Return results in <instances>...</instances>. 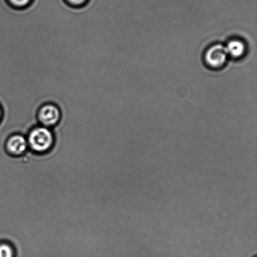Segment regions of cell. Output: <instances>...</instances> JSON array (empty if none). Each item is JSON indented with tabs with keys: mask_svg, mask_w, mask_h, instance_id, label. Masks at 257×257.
Segmentation results:
<instances>
[{
	"mask_svg": "<svg viewBox=\"0 0 257 257\" xmlns=\"http://www.w3.org/2000/svg\"><path fill=\"white\" fill-rule=\"evenodd\" d=\"M32 0H9V5L17 9H23L29 7Z\"/></svg>",
	"mask_w": 257,
	"mask_h": 257,
	"instance_id": "7",
	"label": "cell"
},
{
	"mask_svg": "<svg viewBox=\"0 0 257 257\" xmlns=\"http://www.w3.org/2000/svg\"><path fill=\"white\" fill-rule=\"evenodd\" d=\"M29 150L26 136L20 134L10 136L5 143V150L9 155L19 157Z\"/></svg>",
	"mask_w": 257,
	"mask_h": 257,
	"instance_id": "4",
	"label": "cell"
},
{
	"mask_svg": "<svg viewBox=\"0 0 257 257\" xmlns=\"http://www.w3.org/2000/svg\"><path fill=\"white\" fill-rule=\"evenodd\" d=\"M29 149L37 154L49 152L54 145V135L52 128L37 125L30 131L27 136Z\"/></svg>",
	"mask_w": 257,
	"mask_h": 257,
	"instance_id": "1",
	"label": "cell"
},
{
	"mask_svg": "<svg viewBox=\"0 0 257 257\" xmlns=\"http://www.w3.org/2000/svg\"><path fill=\"white\" fill-rule=\"evenodd\" d=\"M228 54L225 46L221 44L213 45L206 50L205 62L212 69H220L227 62Z\"/></svg>",
	"mask_w": 257,
	"mask_h": 257,
	"instance_id": "3",
	"label": "cell"
},
{
	"mask_svg": "<svg viewBox=\"0 0 257 257\" xmlns=\"http://www.w3.org/2000/svg\"><path fill=\"white\" fill-rule=\"evenodd\" d=\"M68 5L72 7L79 8L84 6L87 0H66Z\"/></svg>",
	"mask_w": 257,
	"mask_h": 257,
	"instance_id": "8",
	"label": "cell"
},
{
	"mask_svg": "<svg viewBox=\"0 0 257 257\" xmlns=\"http://www.w3.org/2000/svg\"><path fill=\"white\" fill-rule=\"evenodd\" d=\"M2 114H3L2 109V107L0 106V120H1V119H2Z\"/></svg>",
	"mask_w": 257,
	"mask_h": 257,
	"instance_id": "9",
	"label": "cell"
},
{
	"mask_svg": "<svg viewBox=\"0 0 257 257\" xmlns=\"http://www.w3.org/2000/svg\"><path fill=\"white\" fill-rule=\"evenodd\" d=\"M61 119V111L57 105L46 103L39 108L37 119L39 124L52 128L59 124Z\"/></svg>",
	"mask_w": 257,
	"mask_h": 257,
	"instance_id": "2",
	"label": "cell"
},
{
	"mask_svg": "<svg viewBox=\"0 0 257 257\" xmlns=\"http://www.w3.org/2000/svg\"><path fill=\"white\" fill-rule=\"evenodd\" d=\"M0 257H15L14 246L6 241L0 242Z\"/></svg>",
	"mask_w": 257,
	"mask_h": 257,
	"instance_id": "6",
	"label": "cell"
},
{
	"mask_svg": "<svg viewBox=\"0 0 257 257\" xmlns=\"http://www.w3.org/2000/svg\"><path fill=\"white\" fill-rule=\"evenodd\" d=\"M228 56L238 59L245 54L246 46L244 42L240 40L233 39L230 40L225 47Z\"/></svg>",
	"mask_w": 257,
	"mask_h": 257,
	"instance_id": "5",
	"label": "cell"
}]
</instances>
